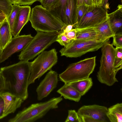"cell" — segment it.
Here are the masks:
<instances>
[{"instance_id": "6da1fadb", "label": "cell", "mask_w": 122, "mask_h": 122, "mask_svg": "<svg viewBox=\"0 0 122 122\" xmlns=\"http://www.w3.org/2000/svg\"><path fill=\"white\" fill-rule=\"evenodd\" d=\"M30 72V62L28 61L20 60L17 63L1 67L0 74L4 82L2 93H9L23 101L27 99Z\"/></svg>"}, {"instance_id": "7a4b0ae2", "label": "cell", "mask_w": 122, "mask_h": 122, "mask_svg": "<svg viewBox=\"0 0 122 122\" xmlns=\"http://www.w3.org/2000/svg\"><path fill=\"white\" fill-rule=\"evenodd\" d=\"M29 21L37 31L52 32L62 31L66 26L48 10L37 5L31 10Z\"/></svg>"}, {"instance_id": "3957f363", "label": "cell", "mask_w": 122, "mask_h": 122, "mask_svg": "<svg viewBox=\"0 0 122 122\" xmlns=\"http://www.w3.org/2000/svg\"><path fill=\"white\" fill-rule=\"evenodd\" d=\"M109 41H106L101 47L102 54L97 76L100 83L110 86L118 82L116 76L118 71L114 66L116 48L110 44Z\"/></svg>"}, {"instance_id": "277c9868", "label": "cell", "mask_w": 122, "mask_h": 122, "mask_svg": "<svg viewBox=\"0 0 122 122\" xmlns=\"http://www.w3.org/2000/svg\"><path fill=\"white\" fill-rule=\"evenodd\" d=\"M61 96L53 98L46 102L33 104L19 112L9 122H33L42 118L50 110L58 107Z\"/></svg>"}, {"instance_id": "5b68a950", "label": "cell", "mask_w": 122, "mask_h": 122, "mask_svg": "<svg viewBox=\"0 0 122 122\" xmlns=\"http://www.w3.org/2000/svg\"><path fill=\"white\" fill-rule=\"evenodd\" d=\"M52 32L37 31L36 35L18 56L20 60H33L54 42L60 32Z\"/></svg>"}, {"instance_id": "8992f818", "label": "cell", "mask_w": 122, "mask_h": 122, "mask_svg": "<svg viewBox=\"0 0 122 122\" xmlns=\"http://www.w3.org/2000/svg\"><path fill=\"white\" fill-rule=\"evenodd\" d=\"M96 57L86 58L70 64L59 75L60 80L64 83H67L89 77L95 67Z\"/></svg>"}, {"instance_id": "52a82bcc", "label": "cell", "mask_w": 122, "mask_h": 122, "mask_svg": "<svg viewBox=\"0 0 122 122\" xmlns=\"http://www.w3.org/2000/svg\"><path fill=\"white\" fill-rule=\"evenodd\" d=\"M57 52L53 48L48 51H44L32 61L30 62L31 72L28 85L34 83L51 68L58 61Z\"/></svg>"}, {"instance_id": "ba28073f", "label": "cell", "mask_w": 122, "mask_h": 122, "mask_svg": "<svg viewBox=\"0 0 122 122\" xmlns=\"http://www.w3.org/2000/svg\"><path fill=\"white\" fill-rule=\"evenodd\" d=\"M108 40H75L72 41L66 46L62 48L59 52L61 56L70 58L79 57L87 52L97 50Z\"/></svg>"}, {"instance_id": "9c48e42d", "label": "cell", "mask_w": 122, "mask_h": 122, "mask_svg": "<svg viewBox=\"0 0 122 122\" xmlns=\"http://www.w3.org/2000/svg\"><path fill=\"white\" fill-rule=\"evenodd\" d=\"M108 17L107 12L102 6L92 7L73 27H93L104 22Z\"/></svg>"}, {"instance_id": "30bf717a", "label": "cell", "mask_w": 122, "mask_h": 122, "mask_svg": "<svg viewBox=\"0 0 122 122\" xmlns=\"http://www.w3.org/2000/svg\"><path fill=\"white\" fill-rule=\"evenodd\" d=\"M33 37L31 34H29L19 35L12 38L0 56V63L4 62L14 53L24 49Z\"/></svg>"}, {"instance_id": "8fae6325", "label": "cell", "mask_w": 122, "mask_h": 122, "mask_svg": "<svg viewBox=\"0 0 122 122\" xmlns=\"http://www.w3.org/2000/svg\"><path fill=\"white\" fill-rule=\"evenodd\" d=\"M58 75L56 72L51 69L47 74L36 89L38 100H41L47 97L56 87Z\"/></svg>"}, {"instance_id": "7c38bea8", "label": "cell", "mask_w": 122, "mask_h": 122, "mask_svg": "<svg viewBox=\"0 0 122 122\" xmlns=\"http://www.w3.org/2000/svg\"><path fill=\"white\" fill-rule=\"evenodd\" d=\"M108 108L105 106L97 105H84L80 108L77 113L79 116L91 117L97 122H109L107 116Z\"/></svg>"}, {"instance_id": "4fadbf2b", "label": "cell", "mask_w": 122, "mask_h": 122, "mask_svg": "<svg viewBox=\"0 0 122 122\" xmlns=\"http://www.w3.org/2000/svg\"><path fill=\"white\" fill-rule=\"evenodd\" d=\"M31 12L30 7L20 6L17 16L12 32L14 37L19 35L24 25L29 21Z\"/></svg>"}, {"instance_id": "5bb4252c", "label": "cell", "mask_w": 122, "mask_h": 122, "mask_svg": "<svg viewBox=\"0 0 122 122\" xmlns=\"http://www.w3.org/2000/svg\"><path fill=\"white\" fill-rule=\"evenodd\" d=\"M0 94L4 101V117L10 113H14L20 107L24 101L20 98L8 92H3Z\"/></svg>"}, {"instance_id": "9a60e30c", "label": "cell", "mask_w": 122, "mask_h": 122, "mask_svg": "<svg viewBox=\"0 0 122 122\" xmlns=\"http://www.w3.org/2000/svg\"><path fill=\"white\" fill-rule=\"evenodd\" d=\"M93 27L96 33V39L99 41L109 40L114 34L111 28L109 17L104 22Z\"/></svg>"}, {"instance_id": "2e32d148", "label": "cell", "mask_w": 122, "mask_h": 122, "mask_svg": "<svg viewBox=\"0 0 122 122\" xmlns=\"http://www.w3.org/2000/svg\"><path fill=\"white\" fill-rule=\"evenodd\" d=\"M77 7L76 0H68L64 11L63 21L66 25H74L77 24Z\"/></svg>"}, {"instance_id": "e0dca14e", "label": "cell", "mask_w": 122, "mask_h": 122, "mask_svg": "<svg viewBox=\"0 0 122 122\" xmlns=\"http://www.w3.org/2000/svg\"><path fill=\"white\" fill-rule=\"evenodd\" d=\"M108 15L110 25L114 34L122 31V5H118L117 9L113 12L108 14Z\"/></svg>"}, {"instance_id": "ac0fdd59", "label": "cell", "mask_w": 122, "mask_h": 122, "mask_svg": "<svg viewBox=\"0 0 122 122\" xmlns=\"http://www.w3.org/2000/svg\"><path fill=\"white\" fill-rule=\"evenodd\" d=\"M57 92L66 99L78 102L81 96L75 89L68 83L64 84Z\"/></svg>"}, {"instance_id": "d6986e66", "label": "cell", "mask_w": 122, "mask_h": 122, "mask_svg": "<svg viewBox=\"0 0 122 122\" xmlns=\"http://www.w3.org/2000/svg\"><path fill=\"white\" fill-rule=\"evenodd\" d=\"M12 35L6 19L0 27V49L2 52L12 38Z\"/></svg>"}, {"instance_id": "ffe728a7", "label": "cell", "mask_w": 122, "mask_h": 122, "mask_svg": "<svg viewBox=\"0 0 122 122\" xmlns=\"http://www.w3.org/2000/svg\"><path fill=\"white\" fill-rule=\"evenodd\" d=\"M75 89L81 96L84 95L91 88L93 85L90 77L67 83Z\"/></svg>"}, {"instance_id": "44dd1931", "label": "cell", "mask_w": 122, "mask_h": 122, "mask_svg": "<svg viewBox=\"0 0 122 122\" xmlns=\"http://www.w3.org/2000/svg\"><path fill=\"white\" fill-rule=\"evenodd\" d=\"M107 117L111 122H122V103H117L108 109Z\"/></svg>"}, {"instance_id": "7402d4cb", "label": "cell", "mask_w": 122, "mask_h": 122, "mask_svg": "<svg viewBox=\"0 0 122 122\" xmlns=\"http://www.w3.org/2000/svg\"><path fill=\"white\" fill-rule=\"evenodd\" d=\"M75 28L76 29V37L75 40H97L96 33L93 27Z\"/></svg>"}, {"instance_id": "603a6c76", "label": "cell", "mask_w": 122, "mask_h": 122, "mask_svg": "<svg viewBox=\"0 0 122 122\" xmlns=\"http://www.w3.org/2000/svg\"><path fill=\"white\" fill-rule=\"evenodd\" d=\"M67 0H59L52 8L49 10L63 22L64 11Z\"/></svg>"}, {"instance_id": "cb8c5ba5", "label": "cell", "mask_w": 122, "mask_h": 122, "mask_svg": "<svg viewBox=\"0 0 122 122\" xmlns=\"http://www.w3.org/2000/svg\"><path fill=\"white\" fill-rule=\"evenodd\" d=\"M20 5L18 4L12 5V9L6 19L12 33L19 10Z\"/></svg>"}, {"instance_id": "d4e9b609", "label": "cell", "mask_w": 122, "mask_h": 122, "mask_svg": "<svg viewBox=\"0 0 122 122\" xmlns=\"http://www.w3.org/2000/svg\"><path fill=\"white\" fill-rule=\"evenodd\" d=\"M116 50L114 66L115 68L119 71L122 68V48L116 47Z\"/></svg>"}, {"instance_id": "484cf974", "label": "cell", "mask_w": 122, "mask_h": 122, "mask_svg": "<svg viewBox=\"0 0 122 122\" xmlns=\"http://www.w3.org/2000/svg\"><path fill=\"white\" fill-rule=\"evenodd\" d=\"M12 5L9 0H0V10L7 17L11 11Z\"/></svg>"}, {"instance_id": "4316f807", "label": "cell", "mask_w": 122, "mask_h": 122, "mask_svg": "<svg viewBox=\"0 0 122 122\" xmlns=\"http://www.w3.org/2000/svg\"><path fill=\"white\" fill-rule=\"evenodd\" d=\"M92 7L86 6L84 4L80 5L77 7L76 16L77 24H76L79 22L85 14Z\"/></svg>"}, {"instance_id": "83f0119b", "label": "cell", "mask_w": 122, "mask_h": 122, "mask_svg": "<svg viewBox=\"0 0 122 122\" xmlns=\"http://www.w3.org/2000/svg\"><path fill=\"white\" fill-rule=\"evenodd\" d=\"M68 115L65 122H81V119L77 112L75 110L68 111Z\"/></svg>"}, {"instance_id": "f1b7e54d", "label": "cell", "mask_w": 122, "mask_h": 122, "mask_svg": "<svg viewBox=\"0 0 122 122\" xmlns=\"http://www.w3.org/2000/svg\"><path fill=\"white\" fill-rule=\"evenodd\" d=\"M72 41L68 38L62 31L59 33L56 41L61 45L66 47Z\"/></svg>"}, {"instance_id": "f546056e", "label": "cell", "mask_w": 122, "mask_h": 122, "mask_svg": "<svg viewBox=\"0 0 122 122\" xmlns=\"http://www.w3.org/2000/svg\"><path fill=\"white\" fill-rule=\"evenodd\" d=\"M113 41L112 44L116 47L122 48V31L117 32L112 37Z\"/></svg>"}, {"instance_id": "4dcf8cb0", "label": "cell", "mask_w": 122, "mask_h": 122, "mask_svg": "<svg viewBox=\"0 0 122 122\" xmlns=\"http://www.w3.org/2000/svg\"><path fill=\"white\" fill-rule=\"evenodd\" d=\"M59 0H42L41 5L48 10L52 8Z\"/></svg>"}, {"instance_id": "1f68e13d", "label": "cell", "mask_w": 122, "mask_h": 122, "mask_svg": "<svg viewBox=\"0 0 122 122\" xmlns=\"http://www.w3.org/2000/svg\"><path fill=\"white\" fill-rule=\"evenodd\" d=\"M76 31L75 28H72L69 31L64 33L66 37L70 40H75L76 38Z\"/></svg>"}, {"instance_id": "d6a6232c", "label": "cell", "mask_w": 122, "mask_h": 122, "mask_svg": "<svg viewBox=\"0 0 122 122\" xmlns=\"http://www.w3.org/2000/svg\"><path fill=\"white\" fill-rule=\"evenodd\" d=\"M42 0H21L20 3V5H32L36 1H39L40 2Z\"/></svg>"}, {"instance_id": "836d02e7", "label": "cell", "mask_w": 122, "mask_h": 122, "mask_svg": "<svg viewBox=\"0 0 122 122\" xmlns=\"http://www.w3.org/2000/svg\"><path fill=\"white\" fill-rule=\"evenodd\" d=\"M4 108V101L0 94V119L4 117L3 112Z\"/></svg>"}, {"instance_id": "e575fe53", "label": "cell", "mask_w": 122, "mask_h": 122, "mask_svg": "<svg viewBox=\"0 0 122 122\" xmlns=\"http://www.w3.org/2000/svg\"><path fill=\"white\" fill-rule=\"evenodd\" d=\"M4 87V82L3 78L0 74V94L3 91Z\"/></svg>"}, {"instance_id": "d590c367", "label": "cell", "mask_w": 122, "mask_h": 122, "mask_svg": "<svg viewBox=\"0 0 122 122\" xmlns=\"http://www.w3.org/2000/svg\"><path fill=\"white\" fill-rule=\"evenodd\" d=\"M74 25H66L62 31L64 33L67 32L71 30L73 27Z\"/></svg>"}, {"instance_id": "8d00e7d4", "label": "cell", "mask_w": 122, "mask_h": 122, "mask_svg": "<svg viewBox=\"0 0 122 122\" xmlns=\"http://www.w3.org/2000/svg\"><path fill=\"white\" fill-rule=\"evenodd\" d=\"M96 7L102 6L104 0H95Z\"/></svg>"}, {"instance_id": "74e56055", "label": "cell", "mask_w": 122, "mask_h": 122, "mask_svg": "<svg viewBox=\"0 0 122 122\" xmlns=\"http://www.w3.org/2000/svg\"><path fill=\"white\" fill-rule=\"evenodd\" d=\"M83 1L84 4L86 6L88 7H92L90 0H83Z\"/></svg>"}, {"instance_id": "f35d334b", "label": "cell", "mask_w": 122, "mask_h": 122, "mask_svg": "<svg viewBox=\"0 0 122 122\" xmlns=\"http://www.w3.org/2000/svg\"><path fill=\"white\" fill-rule=\"evenodd\" d=\"M6 17V16L4 13H0V22H3Z\"/></svg>"}, {"instance_id": "ab89813d", "label": "cell", "mask_w": 122, "mask_h": 122, "mask_svg": "<svg viewBox=\"0 0 122 122\" xmlns=\"http://www.w3.org/2000/svg\"><path fill=\"white\" fill-rule=\"evenodd\" d=\"M21 0H9L11 4H19Z\"/></svg>"}, {"instance_id": "60d3db41", "label": "cell", "mask_w": 122, "mask_h": 122, "mask_svg": "<svg viewBox=\"0 0 122 122\" xmlns=\"http://www.w3.org/2000/svg\"><path fill=\"white\" fill-rule=\"evenodd\" d=\"M109 0H104L102 7L105 9L108 8L109 6L107 5V4Z\"/></svg>"}, {"instance_id": "b9f144b4", "label": "cell", "mask_w": 122, "mask_h": 122, "mask_svg": "<svg viewBox=\"0 0 122 122\" xmlns=\"http://www.w3.org/2000/svg\"><path fill=\"white\" fill-rule=\"evenodd\" d=\"M77 7L83 5V0H76Z\"/></svg>"}, {"instance_id": "7bdbcfd3", "label": "cell", "mask_w": 122, "mask_h": 122, "mask_svg": "<svg viewBox=\"0 0 122 122\" xmlns=\"http://www.w3.org/2000/svg\"><path fill=\"white\" fill-rule=\"evenodd\" d=\"M92 5L93 7H97L95 0H90Z\"/></svg>"}, {"instance_id": "ee69618b", "label": "cell", "mask_w": 122, "mask_h": 122, "mask_svg": "<svg viewBox=\"0 0 122 122\" xmlns=\"http://www.w3.org/2000/svg\"><path fill=\"white\" fill-rule=\"evenodd\" d=\"M2 51H1V49H0V56L1 55L2 53Z\"/></svg>"}, {"instance_id": "f6af8a7d", "label": "cell", "mask_w": 122, "mask_h": 122, "mask_svg": "<svg viewBox=\"0 0 122 122\" xmlns=\"http://www.w3.org/2000/svg\"><path fill=\"white\" fill-rule=\"evenodd\" d=\"M0 13H4L3 12L0 10Z\"/></svg>"}, {"instance_id": "bcb514c9", "label": "cell", "mask_w": 122, "mask_h": 122, "mask_svg": "<svg viewBox=\"0 0 122 122\" xmlns=\"http://www.w3.org/2000/svg\"><path fill=\"white\" fill-rule=\"evenodd\" d=\"M2 22H0V27L1 25L2 24Z\"/></svg>"}]
</instances>
